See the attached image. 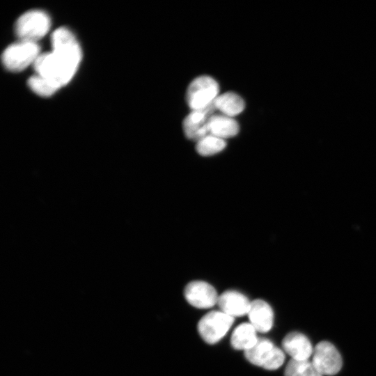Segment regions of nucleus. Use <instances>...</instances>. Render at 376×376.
Wrapping results in <instances>:
<instances>
[{
	"instance_id": "f03ea898",
	"label": "nucleus",
	"mask_w": 376,
	"mask_h": 376,
	"mask_svg": "<svg viewBox=\"0 0 376 376\" xmlns=\"http://www.w3.org/2000/svg\"><path fill=\"white\" fill-rule=\"evenodd\" d=\"M50 26L49 17L45 12L29 10L17 19L15 33L20 40L37 42L47 33Z\"/></svg>"
},
{
	"instance_id": "2eb2a0df",
	"label": "nucleus",
	"mask_w": 376,
	"mask_h": 376,
	"mask_svg": "<svg viewBox=\"0 0 376 376\" xmlns=\"http://www.w3.org/2000/svg\"><path fill=\"white\" fill-rule=\"evenodd\" d=\"M216 109L220 111L224 115L232 117L241 113L244 109V102L238 95L228 92L214 100Z\"/></svg>"
},
{
	"instance_id": "7ed1b4c3",
	"label": "nucleus",
	"mask_w": 376,
	"mask_h": 376,
	"mask_svg": "<svg viewBox=\"0 0 376 376\" xmlns=\"http://www.w3.org/2000/svg\"><path fill=\"white\" fill-rule=\"evenodd\" d=\"M40 54V47L37 42L20 40L4 50L1 60L8 70L20 72L30 64L33 65Z\"/></svg>"
},
{
	"instance_id": "a211bd4d",
	"label": "nucleus",
	"mask_w": 376,
	"mask_h": 376,
	"mask_svg": "<svg viewBox=\"0 0 376 376\" xmlns=\"http://www.w3.org/2000/svg\"><path fill=\"white\" fill-rule=\"evenodd\" d=\"M29 88L37 95L47 97L53 95L59 88L47 79L36 75L28 80Z\"/></svg>"
},
{
	"instance_id": "0eeeda50",
	"label": "nucleus",
	"mask_w": 376,
	"mask_h": 376,
	"mask_svg": "<svg viewBox=\"0 0 376 376\" xmlns=\"http://www.w3.org/2000/svg\"><path fill=\"white\" fill-rule=\"evenodd\" d=\"M311 362L322 375H336L342 367L340 353L333 344L327 341H321L315 345Z\"/></svg>"
},
{
	"instance_id": "423d86ee",
	"label": "nucleus",
	"mask_w": 376,
	"mask_h": 376,
	"mask_svg": "<svg viewBox=\"0 0 376 376\" xmlns=\"http://www.w3.org/2000/svg\"><path fill=\"white\" fill-rule=\"evenodd\" d=\"M219 84L212 77L201 76L194 79L187 91V102L192 110L204 108L217 98Z\"/></svg>"
},
{
	"instance_id": "4468645a",
	"label": "nucleus",
	"mask_w": 376,
	"mask_h": 376,
	"mask_svg": "<svg viewBox=\"0 0 376 376\" xmlns=\"http://www.w3.org/2000/svg\"><path fill=\"white\" fill-rule=\"evenodd\" d=\"M239 131L237 123L225 115H213L210 120V133L224 139L235 136Z\"/></svg>"
},
{
	"instance_id": "6e6552de",
	"label": "nucleus",
	"mask_w": 376,
	"mask_h": 376,
	"mask_svg": "<svg viewBox=\"0 0 376 376\" xmlns=\"http://www.w3.org/2000/svg\"><path fill=\"white\" fill-rule=\"evenodd\" d=\"M214 100L208 106L192 111L183 121V130L189 139L199 141L210 134V120L216 110Z\"/></svg>"
},
{
	"instance_id": "dca6fc26",
	"label": "nucleus",
	"mask_w": 376,
	"mask_h": 376,
	"mask_svg": "<svg viewBox=\"0 0 376 376\" xmlns=\"http://www.w3.org/2000/svg\"><path fill=\"white\" fill-rule=\"evenodd\" d=\"M285 376H322L309 360L292 359L285 368Z\"/></svg>"
},
{
	"instance_id": "9b49d317",
	"label": "nucleus",
	"mask_w": 376,
	"mask_h": 376,
	"mask_svg": "<svg viewBox=\"0 0 376 376\" xmlns=\"http://www.w3.org/2000/svg\"><path fill=\"white\" fill-rule=\"evenodd\" d=\"M282 347L292 359L295 360H309L314 350L309 339L304 334L296 331L284 337Z\"/></svg>"
},
{
	"instance_id": "ddd939ff",
	"label": "nucleus",
	"mask_w": 376,
	"mask_h": 376,
	"mask_svg": "<svg viewBox=\"0 0 376 376\" xmlns=\"http://www.w3.org/2000/svg\"><path fill=\"white\" fill-rule=\"evenodd\" d=\"M257 331L249 322H244L238 325L232 333L231 346L237 350L246 351L257 343L258 338Z\"/></svg>"
},
{
	"instance_id": "f257e3e1",
	"label": "nucleus",
	"mask_w": 376,
	"mask_h": 376,
	"mask_svg": "<svg viewBox=\"0 0 376 376\" xmlns=\"http://www.w3.org/2000/svg\"><path fill=\"white\" fill-rule=\"evenodd\" d=\"M52 52L40 54L33 67L37 75L60 88L77 72L81 60V49L73 33L63 27L52 33Z\"/></svg>"
},
{
	"instance_id": "f3484780",
	"label": "nucleus",
	"mask_w": 376,
	"mask_h": 376,
	"mask_svg": "<svg viewBox=\"0 0 376 376\" xmlns=\"http://www.w3.org/2000/svg\"><path fill=\"white\" fill-rule=\"evenodd\" d=\"M224 139L209 134L197 141L196 151L203 156L214 155L226 147Z\"/></svg>"
},
{
	"instance_id": "9d476101",
	"label": "nucleus",
	"mask_w": 376,
	"mask_h": 376,
	"mask_svg": "<svg viewBox=\"0 0 376 376\" xmlns=\"http://www.w3.org/2000/svg\"><path fill=\"white\" fill-rule=\"evenodd\" d=\"M217 304L221 311L235 318L248 314L251 301L240 292L227 290L219 296Z\"/></svg>"
},
{
	"instance_id": "39448f33",
	"label": "nucleus",
	"mask_w": 376,
	"mask_h": 376,
	"mask_svg": "<svg viewBox=\"0 0 376 376\" xmlns=\"http://www.w3.org/2000/svg\"><path fill=\"white\" fill-rule=\"evenodd\" d=\"M235 318L219 311L203 315L198 323V331L208 344L219 342L228 332Z\"/></svg>"
},
{
	"instance_id": "20e7f679",
	"label": "nucleus",
	"mask_w": 376,
	"mask_h": 376,
	"mask_svg": "<svg viewBox=\"0 0 376 376\" xmlns=\"http://www.w3.org/2000/svg\"><path fill=\"white\" fill-rule=\"evenodd\" d=\"M246 359L252 364L274 370L284 363L285 356L282 350L267 338H258L251 348L244 351Z\"/></svg>"
},
{
	"instance_id": "f8f14e48",
	"label": "nucleus",
	"mask_w": 376,
	"mask_h": 376,
	"mask_svg": "<svg viewBox=\"0 0 376 376\" xmlns=\"http://www.w3.org/2000/svg\"><path fill=\"white\" fill-rule=\"evenodd\" d=\"M247 315L250 323L258 332L266 333L272 329L274 313L271 306L264 300L252 301Z\"/></svg>"
},
{
	"instance_id": "1a4fd4ad",
	"label": "nucleus",
	"mask_w": 376,
	"mask_h": 376,
	"mask_svg": "<svg viewBox=\"0 0 376 376\" xmlns=\"http://www.w3.org/2000/svg\"><path fill=\"white\" fill-rule=\"evenodd\" d=\"M186 300L198 308H211L217 304L219 296L215 288L210 283L202 281L189 283L184 291Z\"/></svg>"
}]
</instances>
